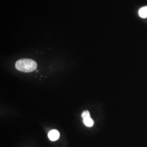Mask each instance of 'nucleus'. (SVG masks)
<instances>
[{
	"label": "nucleus",
	"instance_id": "f257e3e1",
	"mask_svg": "<svg viewBox=\"0 0 147 147\" xmlns=\"http://www.w3.org/2000/svg\"><path fill=\"white\" fill-rule=\"evenodd\" d=\"M16 68L19 71L24 73H30L35 70L37 68V64L31 59H21L16 63Z\"/></svg>",
	"mask_w": 147,
	"mask_h": 147
},
{
	"label": "nucleus",
	"instance_id": "f03ea898",
	"mask_svg": "<svg viewBox=\"0 0 147 147\" xmlns=\"http://www.w3.org/2000/svg\"><path fill=\"white\" fill-rule=\"evenodd\" d=\"M60 136V134L57 130H52L49 132L48 137L52 141H56L59 139Z\"/></svg>",
	"mask_w": 147,
	"mask_h": 147
},
{
	"label": "nucleus",
	"instance_id": "7ed1b4c3",
	"mask_svg": "<svg viewBox=\"0 0 147 147\" xmlns=\"http://www.w3.org/2000/svg\"><path fill=\"white\" fill-rule=\"evenodd\" d=\"M138 15L141 18H143V19L147 18V6L143 7L140 9V10L138 11Z\"/></svg>",
	"mask_w": 147,
	"mask_h": 147
},
{
	"label": "nucleus",
	"instance_id": "20e7f679",
	"mask_svg": "<svg viewBox=\"0 0 147 147\" xmlns=\"http://www.w3.org/2000/svg\"><path fill=\"white\" fill-rule=\"evenodd\" d=\"M83 122L84 125L87 127H92L94 125V121L91 117H88L83 119Z\"/></svg>",
	"mask_w": 147,
	"mask_h": 147
},
{
	"label": "nucleus",
	"instance_id": "39448f33",
	"mask_svg": "<svg viewBox=\"0 0 147 147\" xmlns=\"http://www.w3.org/2000/svg\"><path fill=\"white\" fill-rule=\"evenodd\" d=\"M81 116H82L83 119L86 118H88V117H90V113H89V111L88 110L84 111L82 112Z\"/></svg>",
	"mask_w": 147,
	"mask_h": 147
}]
</instances>
